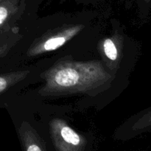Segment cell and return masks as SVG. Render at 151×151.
I'll use <instances>...</instances> for the list:
<instances>
[{
    "label": "cell",
    "mask_w": 151,
    "mask_h": 151,
    "mask_svg": "<svg viewBox=\"0 0 151 151\" xmlns=\"http://www.w3.org/2000/svg\"><path fill=\"white\" fill-rule=\"evenodd\" d=\"M123 43L122 35L114 33L103 38L98 44L100 54L110 69L116 70L119 68L123 55Z\"/></svg>",
    "instance_id": "4"
},
{
    "label": "cell",
    "mask_w": 151,
    "mask_h": 151,
    "mask_svg": "<svg viewBox=\"0 0 151 151\" xmlns=\"http://www.w3.org/2000/svg\"><path fill=\"white\" fill-rule=\"evenodd\" d=\"M85 27L83 24L64 25L50 31L35 40L29 50V57H36L58 50L76 36Z\"/></svg>",
    "instance_id": "3"
},
{
    "label": "cell",
    "mask_w": 151,
    "mask_h": 151,
    "mask_svg": "<svg viewBox=\"0 0 151 151\" xmlns=\"http://www.w3.org/2000/svg\"><path fill=\"white\" fill-rule=\"evenodd\" d=\"M151 131V106L135 116L130 126V137H135Z\"/></svg>",
    "instance_id": "7"
},
{
    "label": "cell",
    "mask_w": 151,
    "mask_h": 151,
    "mask_svg": "<svg viewBox=\"0 0 151 151\" xmlns=\"http://www.w3.org/2000/svg\"><path fill=\"white\" fill-rule=\"evenodd\" d=\"M13 44V40L10 39L7 32L0 35V58L5 55Z\"/></svg>",
    "instance_id": "9"
},
{
    "label": "cell",
    "mask_w": 151,
    "mask_h": 151,
    "mask_svg": "<svg viewBox=\"0 0 151 151\" xmlns=\"http://www.w3.org/2000/svg\"><path fill=\"white\" fill-rule=\"evenodd\" d=\"M1 1H3V0H0V2H1Z\"/></svg>",
    "instance_id": "11"
},
{
    "label": "cell",
    "mask_w": 151,
    "mask_h": 151,
    "mask_svg": "<svg viewBox=\"0 0 151 151\" xmlns=\"http://www.w3.org/2000/svg\"><path fill=\"white\" fill-rule=\"evenodd\" d=\"M29 73V70H19L0 75V94L24 80Z\"/></svg>",
    "instance_id": "8"
},
{
    "label": "cell",
    "mask_w": 151,
    "mask_h": 151,
    "mask_svg": "<svg viewBox=\"0 0 151 151\" xmlns=\"http://www.w3.org/2000/svg\"><path fill=\"white\" fill-rule=\"evenodd\" d=\"M41 78L44 84L38 93L43 97L72 94L94 97L110 88L114 77L100 60L61 59L41 74Z\"/></svg>",
    "instance_id": "1"
},
{
    "label": "cell",
    "mask_w": 151,
    "mask_h": 151,
    "mask_svg": "<svg viewBox=\"0 0 151 151\" xmlns=\"http://www.w3.org/2000/svg\"><path fill=\"white\" fill-rule=\"evenodd\" d=\"M19 9V0H3L0 2V35L8 32Z\"/></svg>",
    "instance_id": "6"
},
{
    "label": "cell",
    "mask_w": 151,
    "mask_h": 151,
    "mask_svg": "<svg viewBox=\"0 0 151 151\" xmlns=\"http://www.w3.org/2000/svg\"><path fill=\"white\" fill-rule=\"evenodd\" d=\"M49 134L52 147L51 151H89L88 139L64 119H52L49 123Z\"/></svg>",
    "instance_id": "2"
},
{
    "label": "cell",
    "mask_w": 151,
    "mask_h": 151,
    "mask_svg": "<svg viewBox=\"0 0 151 151\" xmlns=\"http://www.w3.org/2000/svg\"><path fill=\"white\" fill-rule=\"evenodd\" d=\"M18 134L22 151H51L45 140L29 122H22Z\"/></svg>",
    "instance_id": "5"
},
{
    "label": "cell",
    "mask_w": 151,
    "mask_h": 151,
    "mask_svg": "<svg viewBox=\"0 0 151 151\" xmlns=\"http://www.w3.org/2000/svg\"><path fill=\"white\" fill-rule=\"evenodd\" d=\"M145 1H147V2H149V1H150V0H145Z\"/></svg>",
    "instance_id": "10"
}]
</instances>
